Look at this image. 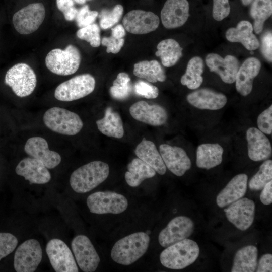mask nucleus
<instances>
[{
    "label": "nucleus",
    "instance_id": "4c0bfd02",
    "mask_svg": "<svg viewBox=\"0 0 272 272\" xmlns=\"http://www.w3.org/2000/svg\"><path fill=\"white\" fill-rule=\"evenodd\" d=\"M123 12V8L121 5L115 6L110 10H102L99 15L100 27L103 29L112 27L119 21Z\"/></svg>",
    "mask_w": 272,
    "mask_h": 272
},
{
    "label": "nucleus",
    "instance_id": "09e8293b",
    "mask_svg": "<svg viewBox=\"0 0 272 272\" xmlns=\"http://www.w3.org/2000/svg\"><path fill=\"white\" fill-rule=\"evenodd\" d=\"M257 272L272 271V255L266 253L263 255L260 258L257 265Z\"/></svg>",
    "mask_w": 272,
    "mask_h": 272
},
{
    "label": "nucleus",
    "instance_id": "c9c22d12",
    "mask_svg": "<svg viewBox=\"0 0 272 272\" xmlns=\"http://www.w3.org/2000/svg\"><path fill=\"white\" fill-rule=\"evenodd\" d=\"M271 179L272 161L267 159L260 165L259 170L250 180L249 188L252 191L261 190Z\"/></svg>",
    "mask_w": 272,
    "mask_h": 272
},
{
    "label": "nucleus",
    "instance_id": "1a4fd4ad",
    "mask_svg": "<svg viewBox=\"0 0 272 272\" xmlns=\"http://www.w3.org/2000/svg\"><path fill=\"white\" fill-rule=\"evenodd\" d=\"M45 17V9L40 3L30 4L15 13L12 19L15 29L21 34L36 31Z\"/></svg>",
    "mask_w": 272,
    "mask_h": 272
},
{
    "label": "nucleus",
    "instance_id": "a18cd8bd",
    "mask_svg": "<svg viewBox=\"0 0 272 272\" xmlns=\"http://www.w3.org/2000/svg\"><path fill=\"white\" fill-rule=\"evenodd\" d=\"M56 5L66 20L70 21L75 19L78 10L74 7L73 0H56Z\"/></svg>",
    "mask_w": 272,
    "mask_h": 272
},
{
    "label": "nucleus",
    "instance_id": "f704fd0d",
    "mask_svg": "<svg viewBox=\"0 0 272 272\" xmlns=\"http://www.w3.org/2000/svg\"><path fill=\"white\" fill-rule=\"evenodd\" d=\"M250 13L254 20L253 30L257 34H260L263 29L265 21L272 14L271 0H253Z\"/></svg>",
    "mask_w": 272,
    "mask_h": 272
},
{
    "label": "nucleus",
    "instance_id": "9d476101",
    "mask_svg": "<svg viewBox=\"0 0 272 272\" xmlns=\"http://www.w3.org/2000/svg\"><path fill=\"white\" fill-rule=\"evenodd\" d=\"M42 258V251L36 239H28L17 248L14 255V267L17 272H33Z\"/></svg>",
    "mask_w": 272,
    "mask_h": 272
},
{
    "label": "nucleus",
    "instance_id": "b1692460",
    "mask_svg": "<svg viewBox=\"0 0 272 272\" xmlns=\"http://www.w3.org/2000/svg\"><path fill=\"white\" fill-rule=\"evenodd\" d=\"M260 61L256 57L247 58L239 68L235 82L237 91L243 96L249 94L253 88L254 79L261 69Z\"/></svg>",
    "mask_w": 272,
    "mask_h": 272
},
{
    "label": "nucleus",
    "instance_id": "49530a36",
    "mask_svg": "<svg viewBox=\"0 0 272 272\" xmlns=\"http://www.w3.org/2000/svg\"><path fill=\"white\" fill-rule=\"evenodd\" d=\"M102 44L106 46L107 53H117L124 45L123 38H116L113 36L104 37L102 39Z\"/></svg>",
    "mask_w": 272,
    "mask_h": 272
},
{
    "label": "nucleus",
    "instance_id": "37998d69",
    "mask_svg": "<svg viewBox=\"0 0 272 272\" xmlns=\"http://www.w3.org/2000/svg\"><path fill=\"white\" fill-rule=\"evenodd\" d=\"M258 129L264 134L272 133V105L262 112L257 120Z\"/></svg>",
    "mask_w": 272,
    "mask_h": 272
},
{
    "label": "nucleus",
    "instance_id": "de8ad7c7",
    "mask_svg": "<svg viewBox=\"0 0 272 272\" xmlns=\"http://www.w3.org/2000/svg\"><path fill=\"white\" fill-rule=\"evenodd\" d=\"M272 34L267 31L261 38V52L264 57L269 62L272 61Z\"/></svg>",
    "mask_w": 272,
    "mask_h": 272
},
{
    "label": "nucleus",
    "instance_id": "4468645a",
    "mask_svg": "<svg viewBox=\"0 0 272 272\" xmlns=\"http://www.w3.org/2000/svg\"><path fill=\"white\" fill-rule=\"evenodd\" d=\"M255 203L242 197L229 205L224 210L228 221L241 231L247 230L252 224L255 216Z\"/></svg>",
    "mask_w": 272,
    "mask_h": 272
},
{
    "label": "nucleus",
    "instance_id": "c03bdc74",
    "mask_svg": "<svg viewBox=\"0 0 272 272\" xmlns=\"http://www.w3.org/2000/svg\"><path fill=\"white\" fill-rule=\"evenodd\" d=\"M230 12L229 0H213L212 15L216 21H221L227 17Z\"/></svg>",
    "mask_w": 272,
    "mask_h": 272
},
{
    "label": "nucleus",
    "instance_id": "9b49d317",
    "mask_svg": "<svg viewBox=\"0 0 272 272\" xmlns=\"http://www.w3.org/2000/svg\"><path fill=\"white\" fill-rule=\"evenodd\" d=\"M46 252L53 269L56 272H78V266L67 245L54 238L47 244Z\"/></svg>",
    "mask_w": 272,
    "mask_h": 272
},
{
    "label": "nucleus",
    "instance_id": "2f4dec72",
    "mask_svg": "<svg viewBox=\"0 0 272 272\" xmlns=\"http://www.w3.org/2000/svg\"><path fill=\"white\" fill-rule=\"evenodd\" d=\"M155 54L160 57L162 64L165 67L174 65L182 55V48L178 42L169 38L160 41L157 46Z\"/></svg>",
    "mask_w": 272,
    "mask_h": 272
},
{
    "label": "nucleus",
    "instance_id": "8fccbe9b",
    "mask_svg": "<svg viewBox=\"0 0 272 272\" xmlns=\"http://www.w3.org/2000/svg\"><path fill=\"white\" fill-rule=\"evenodd\" d=\"M260 195L261 202L265 205L272 203V181L268 182L262 189Z\"/></svg>",
    "mask_w": 272,
    "mask_h": 272
},
{
    "label": "nucleus",
    "instance_id": "4be33fe9",
    "mask_svg": "<svg viewBox=\"0 0 272 272\" xmlns=\"http://www.w3.org/2000/svg\"><path fill=\"white\" fill-rule=\"evenodd\" d=\"M248 155L254 161L268 159L271 155L270 142L264 133L255 127H250L246 131Z\"/></svg>",
    "mask_w": 272,
    "mask_h": 272
},
{
    "label": "nucleus",
    "instance_id": "58836bf2",
    "mask_svg": "<svg viewBox=\"0 0 272 272\" xmlns=\"http://www.w3.org/2000/svg\"><path fill=\"white\" fill-rule=\"evenodd\" d=\"M76 35L79 39L89 42L93 47H97L100 45V28L97 24L93 23L81 28L77 32Z\"/></svg>",
    "mask_w": 272,
    "mask_h": 272
},
{
    "label": "nucleus",
    "instance_id": "423d86ee",
    "mask_svg": "<svg viewBox=\"0 0 272 272\" xmlns=\"http://www.w3.org/2000/svg\"><path fill=\"white\" fill-rule=\"evenodd\" d=\"M5 84L11 87L18 97L30 95L34 90L37 79L33 70L27 64L19 63L13 65L7 72Z\"/></svg>",
    "mask_w": 272,
    "mask_h": 272
},
{
    "label": "nucleus",
    "instance_id": "473e14b6",
    "mask_svg": "<svg viewBox=\"0 0 272 272\" xmlns=\"http://www.w3.org/2000/svg\"><path fill=\"white\" fill-rule=\"evenodd\" d=\"M133 74L151 83L164 82L166 80V75L163 69L156 60H144L135 63Z\"/></svg>",
    "mask_w": 272,
    "mask_h": 272
},
{
    "label": "nucleus",
    "instance_id": "6ab92c4d",
    "mask_svg": "<svg viewBox=\"0 0 272 272\" xmlns=\"http://www.w3.org/2000/svg\"><path fill=\"white\" fill-rule=\"evenodd\" d=\"M189 10L187 0H167L161 12L163 26L167 29L182 26L188 18Z\"/></svg>",
    "mask_w": 272,
    "mask_h": 272
},
{
    "label": "nucleus",
    "instance_id": "f3484780",
    "mask_svg": "<svg viewBox=\"0 0 272 272\" xmlns=\"http://www.w3.org/2000/svg\"><path fill=\"white\" fill-rule=\"evenodd\" d=\"M129 111L136 120L154 126L163 125L168 118L167 111L162 106L157 104L150 105L145 101L134 103Z\"/></svg>",
    "mask_w": 272,
    "mask_h": 272
},
{
    "label": "nucleus",
    "instance_id": "6e6552de",
    "mask_svg": "<svg viewBox=\"0 0 272 272\" xmlns=\"http://www.w3.org/2000/svg\"><path fill=\"white\" fill-rule=\"evenodd\" d=\"M86 203L90 212L97 214H118L128 207V201L123 195L112 191H98L90 194Z\"/></svg>",
    "mask_w": 272,
    "mask_h": 272
},
{
    "label": "nucleus",
    "instance_id": "ea45409f",
    "mask_svg": "<svg viewBox=\"0 0 272 272\" xmlns=\"http://www.w3.org/2000/svg\"><path fill=\"white\" fill-rule=\"evenodd\" d=\"M18 244L17 238L9 233H0V260L11 253Z\"/></svg>",
    "mask_w": 272,
    "mask_h": 272
},
{
    "label": "nucleus",
    "instance_id": "3c124183",
    "mask_svg": "<svg viewBox=\"0 0 272 272\" xmlns=\"http://www.w3.org/2000/svg\"><path fill=\"white\" fill-rule=\"evenodd\" d=\"M112 36L116 38H123L125 35V29L124 27L118 24L111 30Z\"/></svg>",
    "mask_w": 272,
    "mask_h": 272
},
{
    "label": "nucleus",
    "instance_id": "cd10ccee",
    "mask_svg": "<svg viewBox=\"0 0 272 272\" xmlns=\"http://www.w3.org/2000/svg\"><path fill=\"white\" fill-rule=\"evenodd\" d=\"M224 150L218 144H202L196 150V164L199 168L210 169L222 162Z\"/></svg>",
    "mask_w": 272,
    "mask_h": 272
},
{
    "label": "nucleus",
    "instance_id": "72a5a7b5",
    "mask_svg": "<svg viewBox=\"0 0 272 272\" xmlns=\"http://www.w3.org/2000/svg\"><path fill=\"white\" fill-rule=\"evenodd\" d=\"M204 70V62L199 56H194L188 62L186 72L181 77V83L191 90L196 89L202 83V74Z\"/></svg>",
    "mask_w": 272,
    "mask_h": 272
},
{
    "label": "nucleus",
    "instance_id": "f03ea898",
    "mask_svg": "<svg viewBox=\"0 0 272 272\" xmlns=\"http://www.w3.org/2000/svg\"><path fill=\"white\" fill-rule=\"evenodd\" d=\"M109 165L101 161H94L75 170L71 174L70 183L72 188L79 193L92 190L108 177Z\"/></svg>",
    "mask_w": 272,
    "mask_h": 272
},
{
    "label": "nucleus",
    "instance_id": "a19ab883",
    "mask_svg": "<svg viewBox=\"0 0 272 272\" xmlns=\"http://www.w3.org/2000/svg\"><path fill=\"white\" fill-rule=\"evenodd\" d=\"M98 15L97 11H90L89 6L85 5L78 10L75 19L78 26L81 28L93 24Z\"/></svg>",
    "mask_w": 272,
    "mask_h": 272
},
{
    "label": "nucleus",
    "instance_id": "412c9836",
    "mask_svg": "<svg viewBox=\"0 0 272 272\" xmlns=\"http://www.w3.org/2000/svg\"><path fill=\"white\" fill-rule=\"evenodd\" d=\"M15 172L30 184H43L51 179V174L41 161L32 157L22 159L17 165Z\"/></svg>",
    "mask_w": 272,
    "mask_h": 272
},
{
    "label": "nucleus",
    "instance_id": "5701e85b",
    "mask_svg": "<svg viewBox=\"0 0 272 272\" xmlns=\"http://www.w3.org/2000/svg\"><path fill=\"white\" fill-rule=\"evenodd\" d=\"M186 99L195 108L211 110L222 108L227 101L224 94L207 88L199 89L189 93Z\"/></svg>",
    "mask_w": 272,
    "mask_h": 272
},
{
    "label": "nucleus",
    "instance_id": "e433bc0d",
    "mask_svg": "<svg viewBox=\"0 0 272 272\" xmlns=\"http://www.w3.org/2000/svg\"><path fill=\"white\" fill-rule=\"evenodd\" d=\"M131 87L129 75L124 72L119 73L110 89L111 96L117 100L126 99L130 94Z\"/></svg>",
    "mask_w": 272,
    "mask_h": 272
},
{
    "label": "nucleus",
    "instance_id": "a211bd4d",
    "mask_svg": "<svg viewBox=\"0 0 272 272\" xmlns=\"http://www.w3.org/2000/svg\"><path fill=\"white\" fill-rule=\"evenodd\" d=\"M206 63L210 71L217 74L224 82H235L239 62L235 56L228 55L223 58L218 54L210 53L206 57Z\"/></svg>",
    "mask_w": 272,
    "mask_h": 272
},
{
    "label": "nucleus",
    "instance_id": "7c9ffc66",
    "mask_svg": "<svg viewBox=\"0 0 272 272\" xmlns=\"http://www.w3.org/2000/svg\"><path fill=\"white\" fill-rule=\"evenodd\" d=\"M127 168L125 179L128 185L133 187L140 185L145 179L153 177L156 173L151 166L139 158L133 159Z\"/></svg>",
    "mask_w": 272,
    "mask_h": 272
},
{
    "label": "nucleus",
    "instance_id": "aec40b11",
    "mask_svg": "<svg viewBox=\"0 0 272 272\" xmlns=\"http://www.w3.org/2000/svg\"><path fill=\"white\" fill-rule=\"evenodd\" d=\"M24 150L31 157L42 162L48 169L56 167L61 160L60 155L50 150L46 140L40 137L29 138L25 145Z\"/></svg>",
    "mask_w": 272,
    "mask_h": 272
},
{
    "label": "nucleus",
    "instance_id": "f8f14e48",
    "mask_svg": "<svg viewBox=\"0 0 272 272\" xmlns=\"http://www.w3.org/2000/svg\"><path fill=\"white\" fill-rule=\"evenodd\" d=\"M194 229V222L190 218L184 216L176 217L160 232L159 243L166 248L189 237Z\"/></svg>",
    "mask_w": 272,
    "mask_h": 272
},
{
    "label": "nucleus",
    "instance_id": "c85d7f7f",
    "mask_svg": "<svg viewBox=\"0 0 272 272\" xmlns=\"http://www.w3.org/2000/svg\"><path fill=\"white\" fill-rule=\"evenodd\" d=\"M98 130L103 134L110 137L121 139L124 135V127L120 114L108 107L104 116L96 121Z\"/></svg>",
    "mask_w": 272,
    "mask_h": 272
},
{
    "label": "nucleus",
    "instance_id": "603ef678",
    "mask_svg": "<svg viewBox=\"0 0 272 272\" xmlns=\"http://www.w3.org/2000/svg\"><path fill=\"white\" fill-rule=\"evenodd\" d=\"M253 0H241L242 3L244 6H247L250 4Z\"/></svg>",
    "mask_w": 272,
    "mask_h": 272
},
{
    "label": "nucleus",
    "instance_id": "0eeeda50",
    "mask_svg": "<svg viewBox=\"0 0 272 272\" xmlns=\"http://www.w3.org/2000/svg\"><path fill=\"white\" fill-rule=\"evenodd\" d=\"M95 80L89 74L76 76L59 85L54 92L55 98L61 101H72L83 98L94 90Z\"/></svg>",
    "mask_w": 272,
    "mask_h": 272
},
{
    "label": "nucleus",
    "instance_id": "7ed1b4c3",
    "mask_svg": "<svg viewBox=\"0 0 272 272\" xmlns=\"http://www.w3.org/2000/svg\"><path fill=\"white\" fill-rule=\"evenodd\" d=\"M199 251L195 241L186 238L166 247L160 255V260L166 268L182 269L195 261Z\"/></svg>",
    "mask_w": 272,
    "mask_h": 272
},
{
    "label": "nucleus",
    "instance_id": "864d4df0",
    "mask_svg": "<svg viewBox=\"0 0 272 272\" xmlns=\"http://www.w3.org/2000/svg\"><path fill=\"white\" fill-rule=\"evenodd\" d=\"M75 2H76L77 3L79 4H84L86 3L87 1L89 0H74Z\"/></svg>",
    "mask_w": 272,
    "mask_h": 272
},
{
    "label": "nucleus",
    "instance_id": "a878e982",
    "mask_svg": "<svg viewBox=\"0 0 272 272\" xmlns=\"http://www.w3.org/2000/svg\"><path fill=\"white\" fill-rule=\"evenodd\" d=\"M253 26L248 21H241L236 27L229 28L226 32V39L231 42H239L250 51L257 49L260 42L253 33Z\"/></svg>",
    "mask_w": 272,
    "mask_h": 272
},
{
    "label": "nucleus",
    "instance_id": "79ce46f5",
    "mask_svg": "<svg viewBox=\"0 0 272 272\" xmlns=\"http://www.w3.org/2000/svg\"><path fill=\"white\" fill-rule=\"evenodd\" d=\"M137 95L146 99H155L159 95L158 88L142 80L138 81L134 86Z\"/></svg>",
    "mask_w": 272,
    "mask_h": 272
},
{
    "label": "nucleus",
    "instance_id": "bb28decb",
    "mask_svg": "<svg viewBox=\"0 0 272 272\" xmlns=\"http://www.w3.org/2000/svg\"><path fill=\"white\" fill-rule=\"evenodd\" d=\"M137 156L151 166L160 175H164L167 170L160 152L155 144L144 138L134 150Z\"/></svg>",
    "mask_w": 272,
    "mask_h": 272
},
{
    "label": "nucleus",
    "instance_id": "c756f323",
    "mask_svg": "<svg viewBox=\"0 0 272 272\" xmlns=\"http://www.w3.org/2000/svg\"><path fill=\"white\" fill-rule=\"evenodd\" d=\"M258 249L250 245L239 249L236 253L231 271L253 272L257 265Z\"/></svg>",
    "mask_w": 272,
    "mask_h": 272
},
{
    "label": "nucleus",
    "instance_id": "dca6fc26",
    "mask_svg": "<svg viewBox=\"0 0 272 272\" xmlns=\"http://www.w3.org/2000/svg\"><path fill=\"white\" fill-rule=\"evenodd\" d=\"M159 152L166 168L177 176H183L191 167V161L182 148L161 144Z\"/></svg>",
    "mask_w": 272,
    "mask_h": 272
},
{
    "label": "nucleus",
    "instance_id": "20e7f679",
    "mask_svg": "<svg viewBox=\"0 0 272 272\" xmlns=\"http://www.w3.org/2000/svg\"><path fill=\"white\" fill-rule=\"evenodd\" d=\"M45 125L52 131L67 135L79 133L83 126L80 116L75 112L60 107L47 110L43 117Z\"/></svg>",
    "mask_w": 272,
    "mask_h": 272
},
{
    "label": "nucleus",
    "instance_id": "ddd939ff",
    "mask_svg": "<svg viewBox=\"0 0 272 272\" xmlns=\"http://www.w3.org/2000/svg\"><path fill=\"white\" fill-rule=\"evenodd\" d=\"M71 247L76 262L82 271L93 272L96 270L100 259L88 237L77 235L72 240Z\"/></svg>",
    "mask_w": 272,
    "mask_h": 272
},
{
    "label": "nucleus",
    "instance_id": "39448f33",
    "mask_svg": "<svg viewBox=\"0 0 272 272\" xmlns=\"http://www.w3.org/2000/svg\"><path fill=\"white\" fill-rule=\"evenodd\" d=\"M79 49L73 45L64 50L56 48L49 52L45 58V65L52 73L61 76L73 74L79 69L81 62Z\"/></svg>",
    "mask_w": 272,
    "mask_h": 272
},
{
    "label": "nucleus",
    "instance_id": "2eb2a0df",
    "mask_svg": "<svg viewBox=\"0 0 272 272\" xmlns=\"http://www.w3.org/2000/svg\"><path fill=\"white\" fill-rule=\"evenodd\" d=\"M123 25L128 32L134 34H144L155 30L160 20L153 12L141 10L129 11L124 17Z\"/></svg>",
    "mask_w": 272,
    "mask_h": 272
},
{
    "label": "nucleus",
    "instance_id": "f257e3e1",
    "mask_svg": "<svg viewBox=\"0 0 272 272\" xmlns=\"http://www.w3.org/2000/svg\"><path fill=\"white\" fill-rule=\"evenodd\" d=\"M150 237L147 233L139 232L117 241L111 251L112 260L123 265H129L140 259L147 251Z\"/></svg>",
    "mask_w": 272,
    "mask_h": 272
},
{
    "label": "nucleus",
    "instance_id": "393cba45",
    "mask_svg": "<svg viewBox=\"0 0 272 272\" xmlns=\"http://www.w3.org/2000/svg\"><path fill=\"white\" fill-rule=\"evenodd\" d=\"M247 181L248 176L244 173L233 177L217 196V206L224 208L242 198L247 190Z\"/></svg>",
    "mask_w": 272,
    "mask_h": 272
}]
</instances>
